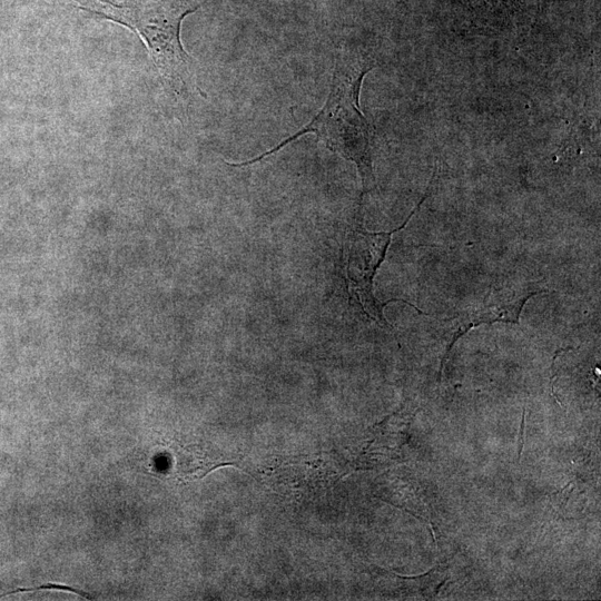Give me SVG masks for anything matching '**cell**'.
Listing matches in <instances>:
<instances>
[{
    "label": "cell",
    "instance_id": "5",
    "mask_svg": "<svg viewBox=\"0 0 601 601\" xmlns=\"http://www.w3.org/2000/svg\"><path fill=\"white\" fill-rule=\"evenodd\" d=\"M52 589L53 590H62V591L73 592V593H77V594L88 599V600H95L96 599L95 597H91L89 593H87L85 591H81V590H78V589H75L72 587L61 585V584H52V583L42 584V585H39V587L28 588V589H18V590L6 593V595L10 594V593H16V592L35 591V590H52Z\"/></svg>",
    "mask_w": 601,
    "mask_h": 601
},
{
    "label": "cell",
    "instance_id": "4",
    "mask_svg": "<svg viewBox=\"0 0 601 601\" xmlns=\"http://www.w3.org/2000/svg\"><path fill=\"white\" fill-rule=\"evenodd\" d=\"M542 289L531 283H512L492 289L481 300L470 303L451 317L436 318L437 328L443 329L451 338L441 361L439 378H441L444 361L454 343L472 327L495 322L519 323L523 306L530 297Z\"/></svg>",
    "mask_w": 601,
    "mask_h": 601
},
{
    "label": "cell",
    "instance_id": "3",
    "mask_svg": "<svg viewBox=\"0 0 601 601\" xmlns=\"http://www.w3.org/2000/svg\"><path fill=\"white\" fill-rule=\"evenodd\" d=\"M405 223L392 231H367L359 224L348 229L343 247V267L346 288L363 308L365 314L381 326L387 327L383 308L391 302H380L373 293L376 270L385 258L392 235L403 228Z\"/></svg>",
    "mask_w": 601,
    "mask_h": 601
},
{
    "label": "cell",
    "instance_id": "6",
    "mask_svg": "<svg viewBox=\"0 0 601 601\" xmlns=\"http://www.w3.org/2000/svg\"><path fill=\"white\" fill-rule=\"evenodd\" d=\"M524 422H525V408H523L522 413V420L520 425V432H519V452H518V460L520 461L522 449H523V439H524Z\"/></svg>",
    "mask_w": 601,
    "mask_h": 601
},
{
    "label": "cell",
    "instance_id": "2",
    "mask_svg": "<svg viewBox=\"0 0 601 601\" xmlns=\"http://www.w3.org/2000/svg\"><path fill=\"white\" fill-rule=\"evenodd\" d=\"M370 69V66L357 58L339 56L335 61L326 102L305 127L258 157L237 164L227 162V165L235 167L252 165L277 152L302 135L311 132L328 149L355 162L362 178L363 190L366 193L374 184V175L370 128L358 108V91L362 79Z\"/></svg>",
    "mask_w": 601,
    "mask_h": 601
},
{
    "label": "cell",
    "instance_id": "1",
    "mask_svg": "<svg viewBox=\"0 0 601 601\" xmlns=\"http://www.w3.org/2000/svg\"><path fill=\"white\" fill-rule=\"evenodd\" d=\"M78 9L137 31L145 40L164 82L177 95L198 91L194 61L180 41L183 19L200 0H75Z\"/></svg>",
    "mask_w": 601,
    "mask_h": 601
}]
</instances>
